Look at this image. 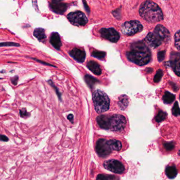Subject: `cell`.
<instances>
[{
  "label": "cell",
  "instance_id": "cell-1",
  "mask_svg": "<svg viewBox=\"0 0 180 180\" xmlns=\"http://www.w3.org/2000/svg\"><path fill=\"white\" fill-rule=\"evenodd\" d=\"M126 56L132 62L142 66L150 61L151 53L144 42H137L131 45L130 49L126 52Z\"/></svg>",
  "mask_w": 180,
  "mask_h": 180
},
{
  "label": "cell",
  "instance_id": "cell-2",
  "mask_svg": "<svg viewBox=\"0 0 180 180\" xmlns=\"http://www.w3.org/2000/svg\"><path fill=\"white\" fill-rule=\"evenodd\" d=\"M139 13L141 17L150 23L160 22L163 19V15L160 7L152 1H147L141 4Z\"/></svg>",
  "mask_w": 180,
  "mask_h": 180
},
{
  "label": "cell",
  "instance_id": "cell-3",
  "mask_svg": "<svg viewBox=\"0 0 180 180\" xmlns=\"http://www.w3.org/2000/svg\"><path fill=\"white\" fill-rule=\"evenodd\" d=\"M93 100L95 110L98 113H103L108 110L110 101L104 92L101 90H96L93 94Z\"/></svg>",
  "mask_w": 180,
  "mask_h": 180
},
{
  "label": "cell",
  "instance_id": "cell-4",
  "mask_svg": "<svg viewBox=\"0 0 180 180\" xmlns=\"http://www.w3.org/2000/svg\"><path fill=\"white\" fill-rule=\"evenodd\" d=\"M126 125L125 117L119 114L108 116L107 125V130L119 132L123 130Z\"/></svg>",
  "mask_w": 180,
  "mask_h": 180
},
{
  "label": "cell",
  "instance_id": "cell-5",
  "mask_svg": "<svg viewBox=\"0 0 180 180\" xmlns=\"http://www.w3.org/2000/svg\"><path fill=\"white\" fill-rule=\"evenodd\" d=\"M143 27L138 21H130L123 24L121 27L122 32L127 36H132L141 32Z\"/></svg>",
  "mask_w": 180,
  "mask_h": 180
},
{
  "label": "cell",
  "instance_id": "cell-6",
  "mask_svg": "<svg viewBox=\"0 0 180 180\" xmlns=\"http://www.w3.org/2000/svg\"><path fill=\"white\" fill-rule=\"evenodd\" d=\"M95 150L98 156L101 157H106L111 153V147L110 146L108 140L105 139H99L95 146Z\"/></svg>",
  "mask_w": 180,
  "mask_h": 180
},
{
  "label": "cell",
  "instance_id": "cell-7",
  "mask_svg": "<svg viewBox=\"0 0 180 180\" xmlns=\"http://www.w3.org/2000/svg\"><path fill=\"white\" fill-rule=\"evenodd\" d=\"M67 17L71 24L76 26H84L88 21L87 17L81 11L71 12L68 15Z\"/></svg>",
  "mask_w": 180,
  "mask_h": 180
},
{
  "label": "cell",
  "instance_id": "cell-8",
  "mask_svg": "<svg viewBox=\"0 0 180 180\" xmlns=\"http://www.w3.org/2000/svg\"><path fill=\"white\" fill-rule=\"evenodd\" d=\"M103 167L108 170L116 174H122L125 171L124 165L120 161L116 160H110L105 161L103 163Z\"/></svg>",
  "mask_w": 180,
  "mask_h": 180
},
{
  "label": "cell",
  "instance_id": "cell-9",
  "mask_svg": "<svg viewBox=\"0 0 180 180\" xmlns=\"http://www.w3.org/2000/svg\"><path fill=\"white\" fill-rule=\"evenodd\" d=\"M101 37L112 42H116L120 39V34L114 28H103L100 30Z\"/></svg>",
  "mask_w": 180,
  "mask_h": 180
},
{
  "label": "cell",
  "instance_id": "cell-10",
  "mask_svg": "<svg viewBox=\"0 0 180 180\" xmlns=\"http://www.w3.org/2000/svg\"><path fill=\"white\" fill-rule=\"evenodd\" d=\"M169 64L177 76L180 77V53L175 51L171 53Z\"/></svg>",
  "mask_w": 180,
  "mask_h": 180
},
{
  "label": "cell",
  "instance_id": "cell-11",
  "mask_svg": "<svg viewBox=\"0 0 180 180\" xmlns=\"http://www.w3.org/2000/svg\"><path fill=\"white\" fill-rule=\"evenodd\" d=\"M145 40L147 44L152 48H157L163 42L160 37L154 32L148 34Z\"/></svg>",
  "mask_w": 180,
  "mask_h": 180
},
{
  "label": "cell",
  "instance_id": "cell-12",
  "mask_svg": "<svg viewBox=\"0 0 180 180\" xmlns=\"http://www.w3.org/2000/svg\"><path fill=\"white\" fill-rule=\"evenodd\" d=\"M154 32L160 37L163 42H167L170 40V32L165 27H164L162 25H157L155 28Z\"/></svg>",
  "mask_w": 180,
  "mask_h": 180
},
{
  "label": "cell",
  "instance_id": "cell-13",
  "mask_svg": "<svg viewBox=\"0 0 180 180\" xmlns=\"http://www.w3.org/2000/svg\"><path fill=\"white\" fill-rule=\"evenodd\" d=\"M50 7L51 10L56 13L63 14L66 10L68 5L66 4L61 1H53L50 4Z\"/></svg>",
  "mask_w": 180,
  "mask_h": 180
},
{
  "label": "cell",
  "instance_id": "cell-14",
  "mask_svg": "<svg viewBox=\"0 0 180 180\" xmlns=\"http://www.w3.org/2000/svg\"><path fill=\"white\" fill-rule=\"evenodd\" d=\"M70 54L75 60L79 62H83L85 59V52L84 51L78 48H74L70 52Z\"/></svg>",
  "mask_w": 180,
  "mask_h": 180
},
{
  "label": "cell",
  "instance_id": "cell-15",
  "mask_svg": "<svg viewBox=\"0 0 180 180\" xmlns=\"http://www.w3.org/2000/svg\"><path fill=\"white\" fill-rule=\"evenodd\" d=\"M50 42L52 45L53 47L55 48L57 50H60V48L62 46V42L60 37L59 34L56 32H53L51 35Z\"/></svg>",
  "mask_w": 180,
  "mask_h": 180
},
{
  "label": "cell",
  "instance_id": "cell-16",
  "mask_svg": "<svg viewBox=\"0 0 180 180\" xmlns=\"http://www.w3.org/2000/svg\"><path fill=\"white\" fill-rule=\"evenodd\" d=\"M87 67L89 70L96 75H100L101 74V69L98 63L94 61H90L87 63Z\"/></svg>",
  "mask_w": 180,
  "mask_h": 180
},
{
  "label": "cell",
  "instance_id": "cell-17",
  "mask_svg": "<svg viewBox=\"0 0 180 180\" xmlns=\"http://www.w3.org/2000/svg\"><path fill=\"white\" fill-rule=\"evenodd\" d=\"M33 36L39 41L43 42L46 39V36L45 30L43 28H38L35 29L33 31Z\"/></svg>",
  "mask_w": 180,
  "mask_h": 180
},
{
  "label": "cell",
  "instance_id": "cell-18",
  "mask_svg": "<svg viewBox=\"0 0 180 180\" xmlns=\"http://www.w3.org/2000/svg\"><path fill=\"white\" fill-rule=\"evenodd\" d=\"M165 173L169 179H174L177 177V171L174 165L167 167L165 170Z\"/></svg>",
  "mask_w": 180,
  "mask_h": 180
},
{
  "label": "cell",
  "instance_id": "cell-19",
  "mask_svg": "<svg viewBox=\"0 0 180 180\" xmlns=\"http://www.w3.org/2000/svg\"><path fill=\"white\" fill-rule=\"evenodd\" d=\"M128 105V98L125 95H123L119 98L118 105L121 110H125Z\"/></svg>",
  "mask_w": 180,
  "mask_h": 180
},
{
  "label": "cell",
  "instance_id": "cell-20",
  "mask_svg": "<svg viewBox=\"0 0 180 180\" xmlns=\"http://www.w3.org/2000/svg\"><path fill=\"white\" fill-rule=\"evenodd\" d=\"M108 142L111 147L112 150L119 151L121 150L122 145L120 141L116 140H108Z\"/></svg>",
  "mask_w": 180,
  "mask_h": 180
},
{
  "label": "cell",
  "instance_id": "cell-21",
  "mask_svg": "<svg viewBox=\"0 0 180 180\" xmlns=\"http://www.w3.org/2000/svg\"><path fill=\"white\" fill-rule=\"evenodd\" d=\"M175 99V96L173 94L170 93V92L165 91L163 96V100L165 103L170 104Z\"/></svg>",
  "mask_w": 180,
  "mask_h": 180
},
{
  "label": "cell",
  "instance_id": "cell-22",
  "mask_svg": "<svg viewBox=\"0 0 180 180\" xmlns=\"http://www.w3.org/2000/svg\"><path fill=\"white\" fill-rule=\"evenodd\" d=\"M119 178L113 175L98 174L96 177V180H119Z\"/></svg>",
  "mask_w": 180,
  "mask_h": 180
},
{
  "label": "cell",
  "instance_id": "cell-23",
  "mask_svg": "<svg viewBox=\"0 0 180 180\" xmlns=\"http://www.w3.org/2000/svg\"><path fill=\"white\" fill-rule=\"evenodd\" d=\"M85 82L88 85V86L91 88L94 86L96 83L98 81V80L94 78V77H92L91 76H90L88 75H85Z\"/></svg>",
  "mask_w": 180,
  "mask_h": 180
},
{
  "label": "cell",
  "instance_id": "cell-24",
  "mask_svg": "<svg viewBox=\"0 0 180 180\" xmlns=\"http://www.w3.org/2000/svg\"><path fill=\"white\" fill-rule=\"evenodd\" d=\"M167 117V114L162 110H160L155 116V121L157 123H160L166 119Z\"/></svg>",
  "mask_w": 180,
  "mask_h": 180
},
{
  "label": "cell",
  "instance_id": "cell-25",
  "mask_svg": "<svg viewBox=\"0 0 180 180\" xmlns=\"http://www.w3.org/2000/svg\"><path fill=\"white\" fill-rule=\"evenodd\" d=\"M105 55H106V54H105V52L100 51H97V50L93 51L92 53V56L93 57H95V58H98V59H101V60H102V59H103L104 58V57H105Z\"/></svg>",
  "mask_w": 180,
  "mask_h": 180
},
{
  "label": "cell",
  "instance_id": "cell-26",
  "mask_svg": "<svg viewBox=\"0 0 180 180\" xmlns=\"http://www.w3.org/2000/svg\"><path fill=\"white\" fill-rule=\"evenodd\" d=\"M174 42L175 46L180 51V30L177 31L174 35Z\"/></svg>",
  "mask_w": 180,
  "mask_h": 180
},
{
  "label": "cell",
  "instance_id": "cell-27",
  "mask_svg": "<svg viewBox=\"0 0 180 180\" xmlns=\"http://www.w3.org/2000/svg\"><path fill=\"white\" fill-rule=\"evenodd\" d=\"M172 113L174 116H180V109L177 101H176L174 104L173 107L172 109Z\"/></svg>",
  "mask_w": 180,
  "mask_h": 180
},
{
  "label": "cell",
  "instance_id": "cell-28",
  "mask_svg": "<svg viewBox=\"0 0 180 180\" xmlns=\"http://www.w3.org/2000/svg\"><path fill=\"white\" fill-rule=\"evenodd\" d=\"M20 44L14 42H0V47H20Z\"/></svg>",
  "mask_w": 180,
  "mask_h": 180
},
{
  "label": "cell",
  "instance_id": "cell-29",
  "mask_svg": "<svg viewBox=\"0 0 180 180\" xmlns=\"http://www.w3.org/2000/svg\"><path fill=\"white\" fill-rule=\"evenodd\" d=\"M163 75V72L162 70L159 69L157 71V73L155 74V76L154 77V82L155 83H158L161 80V78H162V76Z\"/></svg>",
  "mask_w": 180,
  "mask_h": 180
},
{
  "label": "cell",
  "instance_id": "cell-30",
  "mask_svg": "<svg viewBox=\"0 0 180 180\" xmlns=\"http://www.w3.org/2000/svg\"><path fill=\"white\" fill-rule=\"evenodd\" d=\"M163 145L164 148H165V150L167 151H171V150H173L174 148V147H175V144H174L173 142L164 143Z\"/></svg>",
  "mask_w": 180,
  "mask_h": 180
},
{
  "label": "cell",
  "instance_id": "cell-31",
  "mask_svg": "<svg viewBox=\"0 0 180 180\" xmlns=\"http://www.w3.org/2000/svg\"><path fill=\"white\" fill-rule=\"evenodd\" d=\"M20 117L22 118H27L30 116V113H28L25 108H22L19 110Z\"/></svg>",
  "mask_w": 180,
  "mask_h": 180
},
{
  "label": "cell",
  "instance_id": "cell-32",
  "mask_svg": "<svg viewBox=\"0 0 180 180\" xmlns=\"http://www.w3.org/2000/svg\"><path fill=\"white\" fill-rule=\"evenodd\" d=\"M165 57V51H160L157 53V59L159 62L162 61Z\"/></svg>",
  "mask_w": 180,
  "mask_h": 180
},
{
  "label": "cell",
  "instance_id": "cell-33",
  "mask_svg": "<svg viewBox=\"0 0 180 180\" xmlns=\"http://www.w3.org/2000/svg\"><path fill=\"white\" fill-rule=\"evenodd\" d=\"M19 78L17 75L14 76V77H12L11 78V83H12L14 86H17L19 82Z\"/></svg>",
  "mask_w": 180,
  "mask_h": 180
},
{
  "label": "cell",
  "instance_id": "cell-34",
  "mask_svg": "<svg viewBox=\"0 0 180 180\" xmlns=\"http://www.w3.org/2000/svg\"><path fill=\"white\" fill-rule=\"evenodd\" d=\"M9 140V139L7 136H5L4 135L0 134V141H3V142H8Z\"/></svg>",
  "mask_w": 180,
  "mask_h": 180
},
{
  "label": "cell",
  "instance_id": "cell-35",
  "mask_svg": "<svg viewBox=\"0 0 180 180\" xmlns=\"http://www.w3.org/2000/svg\"><path fill=\"white\" fill-rule=\"evenodd\" d=\"M68 118L69 120H70L72 123H73V115L72 114H70L69 116H68Z\"/></svg>",
  "mask_w": 180,
  "mask_h": 180
},
{
  "label": "cell",
  "instance_id": "cell-36",
  "mask_svg": "<svg viewBox=\"0 0 180 180\" xmlns=\"http://www.w3.org/2000/svg\"><path fill=\"white\" fill-rule=\"evenodd\" d=\"M178 154H179V156H180V150H179V152H178Z\"/></svg>",
  "mask_w": 180,
  "mask_h": 180
},
{
  "label": "cell",
  "instance_id": "cell-37",
  "mask_svg": "<svg viewBox=\"0 0 180 180\" xmlns=\"http://www.w3.org/2000/svg\"><path fill=\"white\" fill-rule=\"evenodd\" d=\"M0 79H2V78H0Z\"/></svg>",
  "mask_w": 180,
  "mask_h": 180
},
{
  "label": "cell",
  "instance_id": "cell-38",
  "mask_svg": "<svg viewBox=\"0 0 180 180\" xmlns=\"http://www.w3.org/2000/svg\"></svg>",
  "mask_w": 180,
  "mask_h": 180
}]
</instances>
